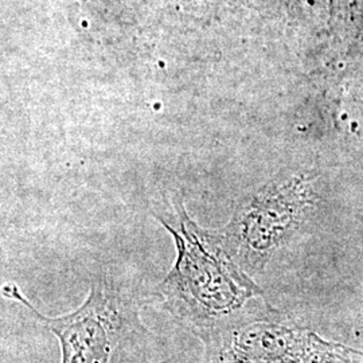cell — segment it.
Segmentation results:
<instances>
[{
  "label": "cell",
  "mask_w": 363,
  "mask_h": 363,
  "mask_svg": "<svg viewBox=\"0 0 363 363\" xmlns=\"http://www.w3.org/2000/svg\"><path fill=\"white\" fill-rule=\"evenodd\" d=\"M3 295L25 304L46 323L62 345L64 363H108L118 337L130 322L127 303L100 281L91 284L89 295L81 307L61 318H46L39 313L13 284L4 286Z\"/></svg>",
  "instance_id": "cell-2"
},
{
  "label": "cell",
  "mask_w": 363,
  "mask_h": 363,
  "mask_svg": "<svg viewBox=\"0 0 363 363\" xmlns=\"http://www.w3.org/2000/svg\"><path fill=\"white\" fill-rule=\"evenodd\" d=\"M152 214L171 234L177 257L157 294L166 310L201 334L259 294L223 247L218 232L201 228L181 194L163 196Z\"/></svg>",
  "instance_id": "cell-1"
}]
</instances>
